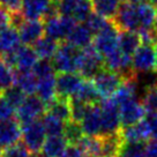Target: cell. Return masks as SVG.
<instances>
[{
  "mask_svg": "<svg viewBox=\"0 0 157 157\" xmlns=\"http://www.w3.org/2000/svg\"><path fill=\"white\" fill-rule=\"evenodd\" d=\"M80 53H81L80 49L69 44L68 42H61L54 57L51 59L56 72L78 73Z\"/></svg>",
  "mask_w": 157,
  "mask_h": 157,
  "instance_id": "obj_1",
  "label": "cell"
},
{
  "mask_svg": "<svg viewBox=\"0 0 157 157\" xmlns=\"http://www.w3.org/2000/svg\"><path fill=\"white\" fill-rule=\"evenodd\" d=\"M104 66V58L97 52L93 44L81 50L78 59V73L86 80H91L95 75L102 71Z\"/></svg>",
  "mask_w": 157,
  "mask_h": 157,
  "instance_id": "obj_2",
  "label": "cell"
},
{
  "mask_svg": "<svg viewBox=\"0 0 157 157\" xmlns=\"http://www.w3.org/2000/svg\"><path fill=\"white\" fill-rule=\"evenodd\" d=\"M132 65L137 74L157 72L156 44L142 43L132 56Z\"/></svg>",
  "mask_w": 157,
  "mask_h": 157,
  "instance_id": "obj_3",
  "label": "cell"
},
{
  "mask_svg": "<svg viewBox=\"0 0 157 157\" xmlns=\"http://www.w3.org/2000/svg\"><path fill=\"white\" fill-rule=\"evenodd\" d=\"M112 22L119 30L127 31H140V14H139V4L124 1L120 5Z\"/></svg>",
  "mask_w": 157,
  "mask_h": 157,
  "instance_id": "obj_4",
  "label": "cell"
},
{
  "mask_svg": "<svg viewBox=\"0 0 157 157\" xmlns=\"http://www.w3.org/2000/svg\"><path fill=\"white\" fill-rule=\"evenodd\" d=\"M93 10V0H60L58 2L59 14L68 16L78 23L86 22Z\"/></svg>",
  "mask_w": 157,
  "mask_h": 157,
  "instance_id": "obj_5",
  "label": "cell"
},
{
  "mask_svg": "<svg viewBox=\"0 0 157 157\" xmlns=\"http://www.w3.org/2000/svg\"><path fill=\"white\" fill-rule=\"evenodd\" d=\"M124 80L125 78L120 73L105 68V67L102 71H99L93 78L94 83L103 99L112 97L119 89V87L123 84Z\"/></svg>",
  "mask_w": 157,
  "mask_h": 157,
  "instance_id": "obj_6",
  "label": "cell"
},
{
  "mask_svg": "<svg viewBox=\"0 0 157 157\" xmlns=\"http://www.w3.org/2000/svg\"><path fill=\"white\" fill-rule=\"evenodd\" d=\"M45 112H46V105L44 102L38 96L29 95L25 97L23 103L16 109L15 116L22 126L35 120H38L39 118L44 116Z\"/></svg>",
  "mask_w": 157,
  "mask_h": 157,
  "instance_id": "obj_7",
  "label": "cell"
},
{
  "mask_svg": "<svg viewBox=\"0 0 157 157\" xmlns=\"http://www.w3.org/2000/svg\"><path fill=\"white\" fill-rule=\"evenodd\" d=\"M4 57L7 60V63L17 72L33 71L36 63L39 60L36 51L30 45H21L15 51L5 54Z\"/></svg>",
  "mask_w": 157,
  "mask_h": 157,
  "instance_id": "obj_8",
  "label": "cell"
},
{
  "mask_svg": "<svg viewBox=\"0 0 157 157\" xmlns=\"http://www.w3.org/2000/svg\"><path fill=\"white\" fill-rule=\"evenodd\" d=\"M119 33L120 30L113 22H111L109 27L95 35L93 46L103 58L119 49Z\"/></svg>",
  "mask_w": 157,
  "mask_h": 157,
  "instance_id": "obj_9",
  "label": "cell"
},
{
  "mask_svg": "<svg viewBox=\"0 0 157 157\" xmlns=\"http://www.w3.org/2000/svg\"><path fill=\"white\" fill-rule=\"evenodd\" d=\"M23 143L28 150L33 154H38L43 149L46 136V131L42 120H35L29 124L22 125Z\"/></svg>",
  "mask_w": 157,
  "mask_h": 157,
  "instance_id": "obj_10",
  "label": "cell"
},
{
  "mask_svg": "<svg viewBox=\"0 0 157 157\" xmlns=\"http://www.w3.org/2000/svg\"><path fill=\"white\" fill-rule=\"evenodd\" d=\"M75 25L76 22L73 19L59 14L44 21L45 36L61 43L64 40H67Z\"/></svg>",
  "mask_w": 157,
  "mask_h": 157,
  "instance_id": "obj_11",
  "label": "cell"
},
{
  "mask_svg": "<svg viewBox=\"0 0 157 157\" xmlns=\"http://www.w3.org/2000/svg\"><path fill=\"white\" fill-rule=\"evenodd\" d=\"M102 134H114L121 129V121L118 105L112 98L102 99Z\"/></svg>",
  "mask_w": 157,
  "mask_h": 157,
  "instance_id": "obj_12",
  "label": "cell"
},
{
  "mask_svg": "<svg viewBox=\"0 0 157 157\" xmlns=\"http://www.w3.org/2000/svg\"><path fill=\"white\" fill-rule=\"evenodd\" d=\"M118 109H119V116H120V121L123 127L140 123L141 120H143L147 113L142 103L139 102L135 97L120 103L118 105Z\"/></svg>",
  "mask_w": 157,
  "mask_h": 157,
  "instance_id": "obj_13",
  "label": "cell"
},
{
  "mask_svg": "<svg viewBox=\"0 0 157 157\" xmlns=\"http://www.w3.org/2000/svg\"><path fill=\"white\" fill-rule=\"evenodd\" d=\"M84 80L86 78H82L78 73H58L56 76L57 97L69 99L75 95Z\"/></svg>",
  "mask_w": 157,
  "mask_h": 157,
  "instance_id": "obj_14",
  "label": "cell"
},
{
  "mask_svg": "<svg viewBox=\"0 0 157 157\" xmlns=\"http://www.w3.org/2000/svg\"><path fill=\"white\" fill-rule=\"evenodd\" d=\"M23 45H34L38 39L45 34L44 22L42 20H27L25 19L17 27Z\"/></svg>",
  "mask_w": 157,
  "mask_h": 157,
  "instance_id": "obj_15",
  "label": "cell"
},
{
  "mask_svg": "<svg viewBox=\"0 0 157 157\" xmlns=\"http://www.w3.org/2000/svg\"><path fill=\"white\" fill-rule=\"evenodd\" d=\"M22 135L21 124L17 119L0 121V148H8L19 142Z\"/></svg>",
  "mask_w": 157,
  "mask_h": 157,
  "instance_id": "obj_16",
  "label": "cell"
},
{
  "mask_svg": "<svg viewBox=\"0 0 157 157\" xmlns=\"http://www.w3.org/2000/svg\"><path fill=\"white\" fill-rule=\"evenodd\" d=\"M84 135H102V109L101 103L90 105L81 121Z\"/></svg>",
  "mask_w": 157,
  "mask_h": 157,
  "instance_id": "obj_17",
  "label": "cell"
},
{
  "mask_svg": "<svg viewBox=\"0 0 157 157\" xmlns=\"http://www.w3.org/2000/svg\"><path fill=\"white\" fill-rule=\"evenodd\" d=\"M53 2V0H22L21 13L27 20H42Z\"/></svg>",
  "mask_w": 157,
  "mask_h": 157,
  "instance_id": "obj_18",
  "label": "cell"
},
{
  "mask_svg": "<svg viewBox=\"0 0 157 157\" xmlns=\"http://www.w3.org/2000/svg\"><path fill=\"white\" fill-rule=\"evenodd\" d=\"M120 135L124 141L127 142H139V141H147L151 136L150 126L148 124L147 119L141 120L140 123L126 127H121Z\"/></svg>",
  "mask_w": 157,
  "mask_h": 157,
  "instance_id": "obj_19",
  "label": "cell"
},
{
  "mask_svg": "<svg viewBox=\"0 0 157 157\" xmlns=\"http://www.w3.org/2000/svg\"><path fill=\"white\" fill-rule=\"evenodd\" d=\"M94 40V33L90 30L88 25L84 22L75 25L73 30L71 31L68 38L66 42H68L69 44L82 50L84 48H88L91 45Z\"/></svg>",
  "mask_w": 157,
  "mask_h": 157,
  "instance_id": "obj_20",
  "label": "cell"
},
{
  "mask_svg": "<svg viewBox=\"0 0 157 157\" xmlns=\"http://www.w3.org/2000/svg\"><path fill=\"white\" fill-rule=\"evenodd\" d=\"M21 46L19 30L14 25H7L0 29V53L8 54Z\"/></svg>",
  "mask_w": 157,
  "mask_h": 157,
  "instance_id": "obj_21",
  "label": "cell"
},
{
  "mask_svg": "<svg viewBox=\"0 0 157 157\" xmlns=\"http://www.w3.org/2000/svg\"><path fill=\"white\" fill-rule=\"evenodd\" d=\"M69 99L88 104V105H93V104L101 103L103 98L101 97L93 80H84L83 83L81 84V87L75 93V95L72 96Z\"/></svg>",
  "mask_w": 157,
  "mask_h": 157,
  "instance_id": "obj_22",
  "label": "cell"
},
{
  "mask_svg": "<svg viewBox=\"0 0 157 157\" xmlns=\"http://www.w3.org/2000/svg\"><path fill=\"white\" fill-rule=\"evenodd\" d=\"M141 44H142V38H141V35L139 33L120 30V33H119V49L121 52L132 57Z\"/></svg>",
  "mask_w": 157,
  "mask_h": 157,
  "instance_id": "obj_23",
  "label": "cell"
},
{
  "mask_svg": "<svg viewBox=\"0 0 157 157\" xmlns=\"http://www.w3.org/2000/svg\"><path fill=\"white\" fill-rule=\"evenodd\" d=\"M45 113L52 114L65 123L72 120V110H71L69 99L56 97L51 103L46 105V112Z\"/></svg>",
  "mask_w": 157,
  "mask_h": 157,
  "instance_id": "obj_24",
  "label": "cell"
},
{
  "mask_svg": "<svg viewBox=\"0 0 157 157\" xmlns=\"http://www.w3.org/2000/svg\"><path fill=\"white\" fill-rule=\"evenodd\" d=\"M37 96H38L45 105L50 104L54 98L57 97V86H56V76H46V78H39L37 84Z\"/></svg>",
  "mask_w": 157,
  "mask_h": 157,
  "instance_id": "obj_25",
  "label": "cell"
},
{
  "mask_svg": "<svg viewBox=\"0 0 157 157\" xmlns=\"http://www.w3.org/2000/svg\"><path fill=\"white\" fill-rule=\"evenodd\" d=\"M67 146L68 142L64 135H53L45 140L42 150L46 157H60Z\"/></svg>",
  "mask_w": 157,
  "mask_h": 157,
  "instance_id": "obj_26",
  "label": "cell"
},
{
  "mask_svg": "<svg viewBox=\"0 0 157 157\" xmlns=\"http://www.w3.org/2000/svg\"><path fill=\"white\" fill-rule=\"evenodd\" d=\"M38 78L33 73L29 72H17L15 73V86H17L25 95H34L37 91Z\"/></svg>",
  "mask_w": 157,
  "mask_h": 157,
  "instance_id": "obj_27",
  "label": "cell"
},
{
  "mask_svg": "<svg viewBox=\"0 0 157 157\" xmlns=\"http://www.w3.org/2000/svg\"><path fill=\"white\" fill-rule=\"evenodd\" d=\"M59 42L54 39L50 38L48 36H43L40 39H38L34 44V50L38 56L39 59H51L54 57V54L57 52L59 48Z\"/></svg>",
  "mask_w": 157,
  "mask_h": 157,
  "instance_id": "obj_28",
  "label": "cell"
},
{
  "mask_svg": "<svg viewBox=\"0 0 157 157\" xmlns=\"http://www.w3.org/2000/svg\"><path fill=\"white\" fill-rule=\"evenodd\" d=\"M120 5L121 0H93L95 13L111 21L118 13Z\"/></svg>",
  "mask_w": 157,
  "mask_h": 157,
  "instance_id": "obj_29",
  "label": "cell"
},
{
  "mask_svg": "<svg viewBox=\"0 0 157 157\" xmlns=\"http://www.w3.org/2000/svg\"><path fill=\"white\" fill-rule=\"evenodd\" d=\"M15 86V73L5 57L0 54V94Z\"/></svg>",
  "mask_w": 157,
  "mask_h": 157,
  "instance_id": "obj_30",
  "label": "cell"
},
{
  "mask_svg": "<svg viewBox=\"0 0 157 157\" xmlns=\"http://www.w3.org/2000/svg\"><path fill=\"white\" fill-rule=\"evenodd\" d=\"M146 141L127 142L124 141L118 157H146Z\"/></svg>",
  "mask_w": 157,
  "mask_h": 157,
  "instance_id": "obj_31",
  "label": "cell"
},
{
  "mask_svg": "<svg viewBox=\"0 0 157 157\" xmlns=\"http://www.w3.org/2000/svg\"><path fill=\"white\" fill-rule=\"evenodd\" d=\"M42 121L44 125V128L46 131V134L49 136H53V135H64L65 125L66 123L60 120L59 118L54 117L52 114L45 113L42 117Z\"/></svg>",
  "mask_w": 157,
  "mask_h": 157,
  "instance_id": "obj_32",
  "label": "cell"
},
{
  "mask_svg": "<svg viewBox=\"0 0 157 157\" xmlns=\"http://www.w3.org/2000/svg\"><path fill=\"white\" fill-rule=\"evenodd\" d=\"M142 105L147 114L157 112V83L149 84L142 95Z\"/></svg>",
  "mask_w": 157,
  "mask_h": 157,
  "instance_id": "obj_33",
  "label": "cell"
},
{
  "mask_svg": "<svg viewBox=\"0 0 157 157\" xmlns=\"http://www.w3.org/2000/svg\"><path fill=\"white\" fill-rule=\"evenodd\" d=\"M64 136L67 140L68 144H76V143L84 136V132L82 129L81 123L69 120L65 125Z\"/></svg>",
  "mask_w": 157,
  "mask_h": 157,
  "instance_id": "obj_34",
  "label": "cell"
},
{
  "mask_svg": "<svg viewBox=\"0 0 157 157\" xmlns=\"http://www.w3.org/2000/svg\"><path fill=\"white\" fill-rule=\"evenodd\" d=\"M111 22H112L111 20L105 19V17L101 16V15L97 14V13H93V14L87 19V21H86L84 23L90 28V30L94 33V35H96V34H98L99 31H102V30L105 29L106 27H109V25H111Z\"/></svg>",
  "mask_w": 157,
  "mask_h": 157,
  "instance_id": "obj_35",
  "label": "cell"
},
{
  "mask_svg": "<svg viewBox=\"0 0 157 157\" xmlns=\"http://www.w3.org/2000/svg\"><path fill=\"white\" fill-rule=\"evenodd\" d=\"M54 72H56V69L52 65V61L49 59H39L33 68V73L36 75V78L38 80L54 75Z\"/></svg>",
  "mask_w": 157,
  "mask_h": 157,
  "instance_id": "obj_36",
  "label": "cell"
},
{
  "mask_svg": "<svg viewBox=\"0 0 157 157\" xmlns=\"http://www.w3.org/2000/svg\"><path fill=\"white\" fill-rule=\"evenodd\" d=\"M2 95L5 96V98L10 102L15 109H17L23 103V101L25 99V94L17 87V86H13L12 88L7 89L5 93H2Z\"/></svg>",
  "mask_w": 157,
  "mask_h": 157,
  "instance_id": "obj_37",
  "label": "cell"
},
{
  "mask_svg": "<svg viewBox=\"0 0 157 157\" xmlns=\"http://www.w3.org/2000/svg\"><path fill=\"white\" fill-rule=\"evenodd\" d=\"M2 157H30V151L25 146V143L17 142L6 148L2 152Z\"/></svg>",
  "mask_w": 157,
  "mask_h": 157,
  "instance_id": "obj_38",
  "label": "cell"
},
{
  "mask_svg": "<svg viewBox=\"0 0 157 157\" xmlns=\"http://www.w3.org/2000/svg\"><path fill=\"white\" fill-rule=\"evenodd\" d=\"M15 108L5 98V96L0 95V121L12 119L15 116Z\"/></svg>",
  "mask_w": 157,
  "mask_h": 157,
  "instance_id": "obj_39",
  "label": "cell"
},
{
  "mask_svg": "<svg viewBox=\"0 0 157 157\" xmlns=\"http://www.w3.org/2000/svg\"><path fill=\"white\" fill-rule=\"evenodd\" d=\"M0 7L10 12V15L17 14L22 10V0H0Z\"/></svg>",
  "mask_w": 157,
  "mask_h": 157,
  "instance_id": "obj_40",
  "label": "cell"
},
{
  "mask_svg": "<svg viewBox=\"0 0 157 157\" xmlns=\"http://www.w3.org/2000/svg\"><path fill=\"white\" fill-rule=\"evenodd\" d=\"M60 157H86L83 151L76 144H68Z\"/></svg>",
  "mask_w": 157,
  "mask_h": 157,
  "instance_id": "obj_41",
  "label": "cell"
},
{
  "mask_svg": "<svg viewBox=\"0 0 157 157\" xmlns=\"http://www.w3.org/2000/svg\"><path fill=\"white\" fill-rule=\"evenodd\" d=\"M12 25V15L5 8L0 7V29Z\"/></svg>",
  "mask_w": 157,
  "mask_h": 157,
  "instance_id": "obj_42",
  "label": "cell"
},
{
  "mask_svg": "<svg viewBox=\"0 0 157 157\" xmlns=\"http://www.w3.org/2000/svg\"><path fill=\"white\" fill-rule=\"evenodd\" d=\"M146 157H157V139L152 137L146 146Z\"/></svg>",
  "mask_w": 157,
  "mask_h": 157,
  "instance_id": "obj_43",
  "label": "cell"
},
{
  "mask_svg": "<svg viewBox=\"0 0 157 157\" xmlns=\"http://www.w3.org/2000/svg\"><path fill=\"white\" fill-rule=\"evenodd\" d=\"M147 121H148V124H149V126H150L151 136L157 139V112L148 114Z\"/></svg>",
  "mask_w": 157,
  "mask_h": 157,
  "instance_id": "obj_44",
  "label": "cell"
},
{
  "mask_svg": "<svg viewBox=\"0 0 157 157\" xmlns=\"http://www.w3.org/2000/svg\"><path fill=\"white\" fill-rule=\"evenodd\" d=\"M126 1L135 2V4H141V2H148V1H150V0H126Z\"/></svg>",
  "mask_w": 157,
  "mask_h": 157,
  "instance_id": "obj_45",
  "label": "cell"
},
{
  "mask_svg": "<svg viewBox=\"0 0 157 157\" xmlns=\"http://www.w3.org/2000/svg\"><path fill=\"white\" fill-rule=\"evenodd\" d=\"M33 157H46L44 155V154H40V152H38V154H34V156Z\"/></svg>",
  "mask_w": 157,
  "mask_h": 157,
  "instance_id": "obj_46",
  "label": "cell"
},
{
  "mask_svg": "<svg viewBox=\"0 0 157 157\" xmlns=\"http://www.w3.org/2000/svg\"><path fill=\"white\" fill-rule=\"evenodd\" d=\"M53 1H54V2H57V4H58V2L60 1V0H53Z\"/></svg>",
  "mask_w": 157,
  "mask_h": 157,
  "instance_id": "obj_47",
  "label": "cell"
},
{
  "mask_svg": "<svg viewBox=\"0 0 157 157\" xmlns=\"http://www.w3.org/2000/svg\"><path fill=\"white\" fill-rule=\"evenodd\" d=\"M0 157H2V152H1V149H0Z\"/></svg>",
  "mask_w": 157,
  "mask_h": 157,
  "instance_id": "obj_48",
  "label": "cell"
},
{
  "mask_svg": "<svg viewBox=\"0 0 157 157\" xmlns=\"http://www.w3.org/2000/svg\"><path fill=\"white\" fill-rule=\"evenodd\" d=\"M156 53H157V44H156Z\"/></svg>",
  "mask_w": 157,
  "mask_h": 157,
  "instance_id": "obj_49",
  "label": "cell"
}]
</instances>
